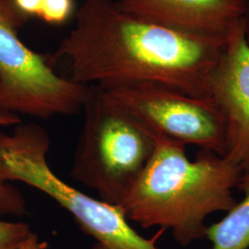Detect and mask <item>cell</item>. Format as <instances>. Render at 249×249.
<instances>
[{
    "label": "cell",
    "mask_w": 249,
    "mask_h": 249,
    "mask_svg": "<svg viewBox=\"0 0 249 249\" xmlns=\"http://www.w3.org/2000/svg\"><path fill=\"white\" fill-rule=\"evenodd\" d=\"M227 36L181 32L134 17L113 0H84L55 56L83 85L153 82L209 97Z\"/></svg>",
    "instance_id": "1"
},
{
    "label": "cell",
    "mask_w": 249,
    "mask_h": 249,
    "mask_svg": "<svg viewBox=\"0 0 249 249\" xmlns=\"http://www.w3.org/2000/svg\"><path fill=\"white\" fill-rule=\"evenodd\" d=\"M150 160L120 205L142 228L170 231L182 247L206 237L207 219L228 213L242 170L225 156L200 150L188 159L186 146L156 138Z\"/></svg>",
    "instance_id": "2"
},
{
    "label": "cell",
    "mask_w": 249,
    "mask_h": 249,
    "mask_svg": "<svg viewBox=\"0 0 249 249\" xmlns=\"http://www.w3.org/2000/svg\"><path fill=\"white\" fill-rule=\"evenodd\" d=\"M50 136L36 123L0 131V183L18 181L42 192L71 215L95 240L92 249H159L156 237L146 239L129 225L119 206L86 195L54 174L47 160Z\"/></svg>",
    "instance_id": "3"
},
{
    "label": "cell",
    "mask_w": 249,
    "mask_h": 249,
    "mask_svg": "<svg viewBox=\"0 0 249 249\" xmlns=\"http://www.w3.org/2000/svg\"><path fill=\"white\" fill-rule=\"evenodd\" d=\"M72 178L120 206L148 163L155 140L98 85H89Z\"/></svg>",
    "instance_id": "4"
},
{
    "label": "cell",
    "mask_w": 249,
    "mask_h": 249,
    "mask_svg": "<svg viewBox=\"0 0 249 249\" xmlns=\"http://www.w3.org/2000/svg\"><path fill=\"white\" fill-rule=\"evenodd\" d=\"M27 21L0 0V111L41 119L80 113L88 86L59 75L47 56L20 40Z\"/></svg>",
    "instance_id": "5"
},
{
    "label": "cell",
    "mask_w": 249,
    "mask_h": 249,
    "mask_svg": "<svg viewBox=\"0 0 249 249\" xmlns=\"http://www.w3.org/2000/svg\"><path fill=\"white\" fill-rule=\"evenodd\" d=\"M153 139L225 153V121L211 97L189 96L153 82L98 85Z\"/></svg>",
    "instance_id": "6"
},
{
    "label": "cell",
    "mask_w": 249,
    "mask_h": 249,
    "mask_svg": "<svg viewBox=\"0 0 249 249\" xmlns=\"http://www.w3.org/2000/svg\"><path fill=\"white\" fill-rule=\"evenodd\" d=\"M213 99L225 121L224 156L242 172L249 169V45L242 22L227 36L210 80Z\"/></svg>",
    "instance_id": "7"
},
{
    "label": "cell",
    "mask_w": 249,
    "mask_h": 249,
    "mask_svg": "<svg viewBox=\"0 0 249 249\" xmlns=\"http://www.w3.org/2000/svg\"><path fill=\"white\" fill-rule=\"evenodd\" d=\"M134 17L178 31L227 36L242 19L246 0H116Z\"/></svg>",
    "instance_id": "8"
},
{
    "label": "cell",
    "mask_w": 249,
    "mask_h": 249,
    "mask_svg": "<svg viewBox=\"0 0 249 249\" xmlns=\"http://www.w3.org/2000/svg\"><path fill=\"white\" fill-rule=\"evenodd\" d=\"M236 188L243 194L223 219L208 226L206 238L212 249H248L249 248V169L242 172Z\"/></svg>",
    "instance_id": "9"
},
{
    "label": "cell",
    "mask_w": 249,
    "mask_h": 249,
    "mask_svg": "<svg viewBox=\"0 0 249 249\" xmlns=\"http://www.w3.org/2000/svg\"><path fill=\"white\" fill-rule=\"evenodd\" d=\"M19 116L9 112L0 111V126L20 124ZM27 213L25 197L17 187L0 183V216H23Z\"/></svg>",
    "instance_id": "10"
},
{
    "label": "cell",
    "mask_w": 249,
    "mask_h": 249,
    "mask_svg": "<svg viewBox=\"0 0 249 249\" xmlns=\"http://www.w3.org/2000/svg\"><path fill=\"white\" fill-rule=\"evenodd\" d=\"M75 0H43L38 18L50 25H63L76 14Z\"/></svg>",
    "instance_id": "11"
},
{
    "label": "cell",
    "mask_w": 249,
    "mask_h": 249,
    "mask_svg": "<svg viewBox=\"0 0 249 249\" xmlns=\"http://www.w3.org/2000/svg\"><path fill=\"white\" fill-rule=\"evenodd\" d=\"M34 231L24 223L0 220V249H15L29 239Z\"/></svg>",
    "instance_id": "12"
},
{
    "label": "cell",
    "mask_w": 249,
    "mask_h": 249,
    "mask_svg": "<svg viewBox=\"0 0 249 249\" xmlns=\"http://www.w3.org/2000/svg\"><path fill=\"white\" fill-rule=\"evenodd\" d=\"M9 3L20 16L29 20L39 17L43 0H9Z\"/></svg>",
    "instance_id": "13"
},
{
    "label": "cell",
    "mask_w": 249,
    "mask_h": 249,
    "mask_svg": "<svg viewBox=\"0 0 249 249\" xmlns=\"http://www.w3.org/2000/svg\"><path fill=\"white\" fill-rule=\"evenodd\" d=\"M15 249H45V246L43 243L39 242L37 234L34 232L29 239Z\"/></svg>",
    "instance_id": "14"
},
{
    "label": "cell",
    "mask_w": 249,
    "mask_h": 249,
    "mask_svg": "<svg viewBox=\"0 0 249 249\" xmlns=\"http://www.w3.org/2000/svg\"><path fill=\"white\" fill-rule=\"evenodd\" d=\"M242 26L244 30V35H245V39L249 45V0H246L245 4V11L243 14V17L241 19Z\"/></svg>",
    "instance_id": "15"
},
{
    "label": "cell",
    "mask_w": 249,
    "mask_h": 249,
    "mask_svg": "<svg viewBox=\"0 0 249 249\" xmlns=\"http://www.w3.org/2000/svg\"><path fill=\"white\" fill-rule=\"evenodd\" d=\"M4 1H8V2H9V0H4Z\"/></svg>",
    "instance_id": "16"
}]
</instances>
